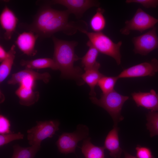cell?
I'll return each instance as SVG.
<instances>
[{"label":"cell","mask_w":158,"mask_h":158,"mask_svg":"<svg viewBox=\"0 0 158 158\" xmlns=\"http://www.w3.org/2000/svg\"><path fill=\"white\" fill-rule=\"evenodd\" d=\"M70 13L67 10L54 9L47 4L40 5L32 22L28 24L21 23L19 27L32 32L42 38L52 36L57 32L62 31L68 35L74 34L79 30H87L86 23L83 20L68 21Z\"/></svg>","instance_id":"cell-1"},{"label":"cell","mask_w":158,"mask_h":158,"mask_svg":"<svg viewBox=\"0 0 158 158\" xmlns=\"http://www.w3.org/2000/svg\"><path fill=\"white\" fill-rule=\"evenodd\" d=\"M52 38L54 44L53 59L58 70L61 72V77L65 78L82 81L81 78L83 74L81 69L74 66V62L81 59L75 53V48L78 42L60 40L54 36Z\"/></svg>","instance_id":"cell-2"},{"label":"cell","mask_w":158,"mask_h":158,"mask_svg":"<svg viewBox=\"0 0 158 158\" xmlns=\"http://www.w3.org/2000/svg\"><path fill=\"white\" fill-rule=\"evenodd\" d=\"M129 98L114 90L108 93L102 94L100 99L92 97L90 99L93 103L105 110L112 117L114 125H117L118 122L124 118L121 114V111L124 103Z\"/></svg>","instance_id":"cell-3"},{"label":"cell","mask_w":158,"mask_h":158,"mask_svg":"<svg viewBox=\"0 0 158 158\" xmlns=\"http://www.w3.org/2000/svg\"><path fill=\"white\" fill-rule=\"evenodd\" d=\"M81 32L87 36L88 41L99 52L113 58L118 65L121 64V56L120 49L122 44L121 41L115 43L102 32H89L85 30Z\"/></svg>","instance_id":"cell-4"},{"label":"cell","mask_w":158,"mask_h":158,"mask_svg":"<svg viewBox=\"0 0 158 158\" xmlns=\"http://www.w3.org/2000/svg\"><path fill=\"white\" fill-rule=\"evenodd\" d=\"M36 125L27 131V139L30 145L41 146L42 141L51 138L59 130L60 122L56 120L37 121Z\"/></svg>","instance_id":"cell-5"},{"label":"cell","mask_w":158,"mask_h":158,"mask_svg":"<svg viewBox=\"0 0 158 158\" xmlns=\"http://www.w3.org/2000/svg\"><path fill=\"white\" fill-rule=\"evenodd\" d=\"M89 129L86 126L79 124L72 133H64L59 137L56 144L59 152L63 154L75 153L78 142L88 138Z\"/></svg>","instance_id":"cell-6"},{"label":"cell","mask_w":158,"mask_h":158,"mask_svg":"<svg viewBox=\"0 0 158 158\" xmlns=\"http://www.w3.org/2000/svg\"><path fill=\"white\" fill-rule=\"evenodd\" d=\"M158 22L157 19L138 8L132 18L125 22V26L121 29L122 34L128 35L131 31L137 30L142 33L147 29L152 28Z\"/></svg>","instance_id":"cell-7"},{"label":"cell","mask_w":158,"mask_h":158,"mask_svg":"<svg viewBox=\"0 0 158 158\" xmlns=\"http://www.w3.org/2000/svg\"><path fill=\"white\" fill-rule=\"evenodd\" d=\"M37 4L41 5L59 4L65 6L71 13L74 15L76 18H81L85 12L94 7H99V2L93 0H44L37 2Z\"/></svg>","instance_id":"cell-8"},{"label":"cell","mask_w":158,"mask_h":158,"mask_svg":"<svg viewBox=\"0 0 158 158\" xmlns=\"http://www.w3.org/2000/svg\"><path fill=\"white\" fill-rule=\"evenodd\" d=\"M51 78L50 75L48 73H40L33 70L25 68L12 74L7 83L12 85L18 84L19 85L34 88L36 81L41 80L45 83H47Z\"/></svg>","instance_id":"cell-9"},{"label":"cell","mask_w":158,"mask_h":158,"mask_svg":"<svg viewBox=\"0 0 158 158\" xmlns=\"http://www.w3.org/2000/svg\"><path fill=\"white\" fill-rule=\"evenodd\" d=\"M156 31V27H154L148 32L133 38V51L135 54L145 56L158 48V37Z\"/></svg>","instance_id":"cell-10"},{"label":"cell","mask_w":158,"mask_h":158,"mask_svg":"<svg viewBox=\"0 0 158 158\" xmlns=\"http://www.w3.org/2000/svg\"><path fill=\"white\" fill-rule=\"evenodd\" d=\"M158 71V60L153 58L150 61L144 62L125 69L117 76L118 79L154 76Z\"/></svg>","instance_id":"cell-11"},{"label":"cell","mask_w":158,"mask_h":158,"mask_svg":"<svg viewBox=\"0 0 158 158\" xmlns=\"http://www.w3.org/2000/svg\"><path fill=\"white\" fill-rule=\"evenodd\" d=\"M38 37V35L32 32L25 31L18 35L15 43L24 54L29 56H33L37 53L35 45Z\"/></svg>","instance_id":"cell-12"},{"label":"cell","mask_w":158,"mask_h":158,"mask_svg":"<svg viewBox=\"0 0 158 158\" xmlns=\"http://www.w3.org/2000/svg\"><path fill=\"white\" fill-rule=\"evenodd\" d=\"M18 21V18L13 12L5 6L0 15V23L5 31L4 37L6 40H8L11 39Z\"/></svg>","instance_id":"cell-13"},{"label":"cell","mask_w":158,"mask_h":158,"mask_svg":"<svg viewBox=\"0 0 158 158\" xmlns=\"http://www.w3.org/2000/svg\"><path fill=\"white\" fill-rule=\"evenodd\" d=\"M131 95L138 107L158 111V93L154 90L152 89L149 92H134Z\"/></svg>","instance_id":"cell-14"},{"label":"cell","mask_w":158,"mask_h":158,"mask_svg":"<svg viewBox=\"0 0 158 158\" xmlns=\"http://www.w3.org/2000/svg\"><path fill=\"white\" fill-rule=\"evenodd\" d=\"M118 130L117 125H114L107 136L104 142V147L109 151L110 155L114 158H120L122 151L120 146Z\"/></svg>","instance_id":"cell-15"},{"label":"cell","mask_w":158,"mask_h":158,"mask_svg":"<svg viewBox=\"0 0 158 158\" xmlns=\"http://www.w3.org/2000/svg\"><path fill=\"white\" fill-rule=\"evenodd\" d=\"M34 88L19 85L15 93L19 99V103L22 105L29 106L34 104L39 100V93L34 91Z\"/></svg>","instance_id":"cell-16"},{"label":"cell","mask_w":158,"mask_h":158,"mask_svg":"<svg viewBox=\"0 0 158 158\" xmlns=\"http://www.w3.org/2000/svg\"><path fill=\"white\" fill-rule=\"evenodd\" d=\"M100 67V64L99 63L93 67L85 71L81 76L83 81L90 87V90L89 94L92 97H95V87L100 78L104 76L99 71Z\"/></svg>","instance_id":"cell-17"},{"label":"cell","mask_w":158,"mask_h":158,"mask_svg":"<svg viewBox=\"0 0 158 158\" xmlns=\"http://www.w3.org/2000/svg\"><path fill=\"white\" fill-rule=\"evenodd\" d=\"M20 64L26 69L33 70L49 68L58 70V67L53 59L48 58H40L32 60L22 59Z\"/></svg>","instance_id":"cell-18"},{"label":"cell","mask_w":158,"mask_h":158,"mask_svg":"<svg viewBox=\"0 0 158 158\" xmlns=\"http://www.w3.org/2000/svg\"><path fill=\"white\" fill-rule=\"evenodd\" d=\"M83 140L81 150L85 158H104V147L94 145L91 142L90 138Z\"/></svg>","instance_id":"cell-19"},{"label":"cell","mask_w":158,"mask_h":158,"mask_svg":"<svg viewBox=\"0 0 158 158\" xmlns=\"http://www.w3.org/2000/svg\"><path fill=\"white\" fill-rule=\"evenodd\" d=\"M15 45L13 44L8 51L6 59L0 65V83L1 84L8 77L11 71L15 58L16 51Z\"/></svg>","instance_id":"cell-20"},{"label":"cell","mask_w":158,"mask_h":158,"mask_svg":"<svg viewBox=\"0 0 158 158\" xmlns=\"http://www.w3.org/2000/svg\"><path fill=\"white\" fill-rule=\"evenodd\" d=\"M86 44L89 49L85 54L80 59L85 71L93 67L99 63L96 60L99 52L89 41Z\"/></svg>","instance_id":"cell-21"},{"label":"cell","mask_w":158,"mask_h":158,"mask_svg":"<svg viewBox=\"0 0 158 158\" xmlns=\"http://www.w3.org/2000/svg\"><path fill=\"white\" fill-rule=\"evenodd\" d=\"M41 146L32 145L23 147L18 144L13 146V152L11 158H35Z\"/></svg>","instance_id":"cell-22"},{"label":"cell","mask_w":158,"mask_h":158,"mask_svg":"<svg viewBox=\"0 0 158 158\" xmlns=\"http://www.w3.org/2000/svg\"><path fill=\"white\" fill-rule=\"evenodd\" d=\"M104 12V9L98 8L95 14L91 19L90 25L93 32H102L105 28L106 21L103 15Z\"/></svg>","instance_id":"cell-23"},{"label":"cell","mask_w":158,"mask_h":158,"mask_svg":"<svg viewBox=\"0 0 158 158\" xmlns=\"http://www.w3.org/2000/svg\"><path fill=\"white\" fill-rule=\"evenodd\" d=\"M118 79L117 76H107L104 75L99 79L97 85L101 90L102 94H106L114 90V87Z\"/></svg>","instance_id":"cell-24"},{"label":"cell","mask_w":158,"mask_h":158,"mask_svg":"<svg viewBox=\"0 0 158 158\" xmlns=\"http://www.w3.org/2000/svg\"><path fill=\"white\" fill-rule=\"evenodd\" d=\"M147 128L151 137L158 135V111H150L147 114Z\"/></svg>","instance_id":"cell-25"},{"label":"cell","mask_w":158,"mask_h":158,"mask_svg":"<svg viewBox=\"0 0 158 158\" xmlns=\"http://www.w3.org/2000/svg\"><path fill=\"white\" fill-rule=\"evenodd\" d=\"M24 135L20 132L0 134V146L1 147L12 141L23 139Z\"/></svg>","instance_id":"cell-26"},{"label":"cell","mask_w":158,"mask_h":158,"mask_svg":"<svg viewBox=\"0 0 158 158\" xmlns=\"http://www.w3.org/2000/svg\"><path fill=\"white\" fill-rule=\"evenodd\" d=\"M137 158H155L148 148L138 145L135 148Z\"/></svg>","instance_id":"cell-27"},{"label":"cell","mask_w":158,"mask_h":158,"mask_svg":"<svg viewBox=\"0 0 158 158\" xmlns=\"http://www.w3.org/2000/svg\"><path fill=\"white\" fill-rule=\"evenodd\" d=\"M11 125L8 119L6 116L0 115V133L5 134L11 133L10 130Z\"/></svg>","instance_id":"cell-28"},{"label":"cell","mask_w":158,"mask_h":158,"mask_svg":"<svg viewBox=\"0 0 158 158\" xmlns=\"http://www.w3.org/2000/svg\"><path fill=\"white\" fill-rule=\"evenodd\" d=\"M126 2L128 4L138 3L147 8H155L158 5V0H127Z\"/></svg>","instance_id":"cell-29"},{"label":"cell","mask_w":158,"mask_h":158,"mask_svg":"<svg viewBox=\"0 0 158 158\" xmlns=\"http://www.w3.org/2000/svg\"><path fill=\"white\" fill-rule=\"evenodd\" d=\"M8 52H6L1 44L0 45V62H1L6 57Z\"/></svg>","instance_id":"cell-30"},{"label":"cell","mask_w":158,"mask_h":158,"mask_svg":"<svg viewBox=\"0 0 158 158\" xmlns=\"http://www.w3.org/2000/svg\"><path fill=\"white\" fill-rule=\"evenodd\" d=\"M125 158H137L136 157L133 156L126 152H124Z\"/></svg>","instance_id":"cell-31"}]
</instances>
